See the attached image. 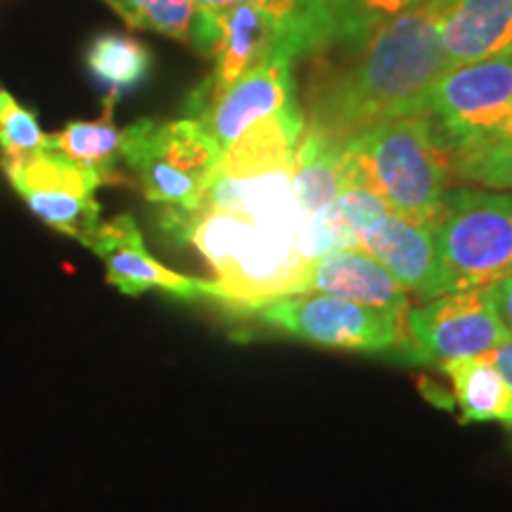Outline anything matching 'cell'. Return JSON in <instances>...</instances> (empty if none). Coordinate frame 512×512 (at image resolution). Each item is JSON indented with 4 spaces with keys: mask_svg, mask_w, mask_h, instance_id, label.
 Instances as JSON below:
<instances>
[{
    "mask_svg": "<svg viewBox=\"0 0 512 512\" xmlns=\"http://www.w3.org/2000/svg\"><path fill=\"white\" fill-rule=\"evenodd\" d=\"M268 328L318 347L384 354L403 339V316L328 294H290L254 311Z\"/></svg>",
    "mask_w": 512,
    "mask_h": 512,
    "instance_id": "cell-8",
    "label": "cell"
},
{
    "mask_svg": "<svg viewBox=\"0 0 512 512\" xmlns=\"http://www.w3.org/2000/svg\"><path fill=\"white\" fill-rule=\"evenodd\" d=\"M484 290L491 306H494L498 320H501L505 332H508V337L512 339V275L498 280L494 285L484 287Z\"/></svg>",
    "mask_w": 512,
    "mask_h": 512,
    "instance_id": "cell-27",
    "label": "cell"
},
{
    "mask_svg": "<svg viewBox=\"0 0 512 512\" xmlns=\"http://www.w3.org/2000/svg\"><path fill=\"white\" fill-rule=\"evenodd\" d=\"M453 178L484 185V188H512V155L456 159Z\"/></svg>",
    "mask_w": 512,
    "mask_h": 512,
    "instance_id": "cell-25",
    "label": "cell"
},
{
    "mask_svg": "<svg viewBox=\"0 0 512 512\" xmlns=\"http://www.w3.org/2000/svg\"><path fill=\"white\" fill-rule=\"evenodd\" d=\"M508 332L494 306L479 290L448 292L422 306H411L403 316L406 354L418 363H439L484 356L508 342Z\"/></svg>",
    "mask_w": 512,
    "mask_h": 512,
    "instance_id": "cell-9",
    "label": "cell"
},
{
    "mask_svg": "<svg viewBox=\"0 0 512 512\" xmlns=\"http://www.w3.org/2000/svg\"><path fill=\"white\" fill-rule=\"evenodd\" d=\"M512 110V53L451 67L427 88L420 114L453 157L482 143Z\"/></svg>",
    "mask_w": 512,
    "mask_h": 512,
    "instance_id": "cell-7",
    "label": "cell"
},
{
    "mask_svg": "<svg viewBox=\"0 0 512 512\" xmlns=\"http://www.w3.org/2000/svg\"><path fill=\"white\" fill-rule=\"evenodd\" d=\"M46 150V133L38 126L36 114L12 98L0 93V162L22 159Z\"/></svg>",
    "mask_w": 512,
    "mask_h": 512,
    "instance_id": "cell-23",
    "label": "cell"
},
{
    "mask_svg": "<svg viewBox=\"0 0 512 512\" xmlns=\"http://www.w3.org/2000/svg\"><path fill=\"white\" fill-rule=\"evenodd\" d=\"M128 27L157 31L183 43L204 57H211L219 38L216 8L197 0H105Z\"/></svg>",
    "mask_w": 512,
    "mask_h": 512,
    "instance_id": "cell-17",
    "label": "cell"
},
{
    "mask_svg": "<svg viewBox=\"0 0 512 512\" xmlns=\"http://www.w3.org/2000/svg\"><path fill=\"white\" fill-rule=\"evenodd\" d=\"M356 249L373 256L377 264L394 275L403 290L425 302L456 292L434 245L430 223H415L396 214H382L380 219L358 230Z\"/></svg>",
    "mask_w": 512,
    "mask_h": 512,
    "instance_id": "cell-14",
    "label": "cell"
},
{
    "mask_svg": "<svg viewBox=\"0 0 512 512\" xmlns=\"http://www.w3.org/2000/svg\"><path fill=\"white\" fill-rule=\"evenodd\" d=\"M86 67L105 86L107 98L117 102L124 93L143 86L152 72V53L136 36L107 31L95 36L86 50Z\"/></svg>",
    "mask_w": 512,
    "mask_h": 512,
    "instance_id": "cell-21",
    "label": "cell"
},
{
    "mask_svg": "<svg viewBox=\"0 0 512 512\" xmlns=\"http://www.w3.org/2000/svg\"><path fill=\"white\" fill-rule=\"evenodd\" d=\"M3 91H5V88H3V86H0V93H3Z\"/></svg>",
    "mask_w": 512,
    "mask_h": 512,
    "instance_id": "cell-29",
    "label": "cell"
},
{
    "mask_svg": "<svg viewBox=\"0 0 512 512\" xmlns=\"http://www.w3.org/2000/svg\"><path fill=\"white\" fill-rule=\"evenodd\" d=\"M95 256H100L107 271V283L124 294L138 297L159 290L178 299H219L214 280L190 278L176 273L147 252L143 233L128 214L114 216L112 221L98 223L91 235L81 242Z\"/></svg>",
    "mask_w": 512,
    "mask_h": 512,
    "instance_id": "cell-12",
    "label": "cell"
},
{
    "mask_svg": "<svg viewBox=\"0 0 512 512\" xmlns=\"http://www.w3.org/2000/svg\"><path fill=\"white\" fill-rule=\"evenodd\" d=\"M166 228L188 240L214 271L216 304L256 311L273 299L304 294L311 261L283 235L221 211L169 209Z\"/></svg>",
    "mask_w": 512,
    "mask_h": 512,
    "instance_id": "cell-4",
    "label": "cell"
},
{
    "mask_svg": "<svg viewBox=\"0 0 512 512\" xmlns=\"http://www.w3.org/2000/svg\"><path fill=\"white\" fill-rule=\"evenodd\" d=\"M482 358L512 387V339L498 344L496 349L486 351Z\"/></svg>",
    "mask_w": 512,
    "mask_h": 512,
    "instance_id": "cell-28",
    "label": "cell"
},
{
    "mask_svg": "<svg viewBox=\"0 0 512 512\" xmlns=\"http://www.w3.org/2000/svg\"><path fill=\"white\" fill-rule=\"evenodd\" d=\"M451 181V152L427 114L382 121L344 145L342 188L373 192L401 219L432 223Z\"/></svg>",
    "mask_w": 512,
    "mask_h": 512,
    "instance_id": "cell-3",
    "label": "cell"
},
{
    "mask_svg": "<svg viewBox=\"0 0 512 512\" xmlns=\"http://www.w3.org/2000/svg\"><path fill=\"white\" fill-rule=\"evenodd\" d=\"M221 145L197 119H138L121 131V159L143 195L166 209L197 211L221 159Z\"/></svg>",
    "mask_w": 512,
    "mask_h": 512,
    "instance_id": "cell-5",
    "label": "cell"
},
{
    "mask_svg": "<svg viewBox=\"0 0 512 512\" xmlns=\"http://www.w3.org/2000/svg\"><path fill=\"white\" fill-rule=\"evenodd\" d=\"M430 226L456 292L512 275V195L448 188Z\"/></svg>",
    "mask_w": 512,
    "mask_h": 512,
    "instance_id": "cell-6",
    "label": "cell"
},
{
    "mask_svg": "<svg viewBox=\"0 0 512 512\" xmlns=\"http://www.w3.org/2000/svg\"><path fill=\"white\" fill-rule=\"evenodd\" d=\"M425 3L427 0H316L323 48L361 41L382 24Z\"/></svg>",
    "mask_w": 512,
    "mask_h": 512,
    "instance_id": "cell-22",
    "label": "cell"
},
{
    "mask_svg": "<svg viewBox=\"0 0 512 512\" xmlns=\"http://www.w3.org/2000/svg\"><path fill=\"white\" fill-rule=\"evenodd\" d=\"M216 17H219V38L211 53L214 69L209 79H204L190 93L188 110L223 93L268 57L292 55L299 62L316 53V43L309 31L266 8L228 5V8H216Z\"/></svg>",
    "mask_w": 512,
    "mask_h": 512,
    "instance_id": "cell-10",
    "label": "cell"
},
{
    "mask_svg": "<svg viewBox=\"0 0 512 512\" xmlns=\"http://www.w3.org/2000/svg\"><path fill=\"white\" fill-rule=\"evenodd\" d=\"M294 64L297 60L292 55L268 57L223 93L188 110L190 119L202 121L221 150H226L254 121L299 102Z\"/></svg>",
    "mask_w": 512,
    "mask_h": 512,
    "instance_id": "cell-13",
    "label": "cell"
},
{
    "mask_svg": "<svg viewBox=\"0 0 512 512\" xmlns=\"http://www.w3.org/2000/svg\"><path fill=\"white\" fill-rule=\"evenodd\" d=\"M306 60L304 121L339 145L382 121L418 114L427 88L448 69L430 0L361 41Z\"/></svg>",
    "mask_w": 512,
    "mask_h": 512,
    "instance_id": "cell-1",
    "label": "cell"
},
{
    "mask_svg": "<svg viewBox=\"0 0 512 512\" xmlns=\"http://www.w3.org/2000/svg\"><path fill=\"white\" fill-rule=\"evenodd\" d=\"M114 100H105V112L95 121H72L57 133L46 136V150L67 157L69 162L93 169L102 183H119L117 164L121 159V131L114 124Z\"/></svg>",
    "mask_w": 512,
    "mask_h": 512,
    "instance_id": "cell-19",
    "label": "cell"
},
{
    "mask_svg": "<svg viewBox=\"0 0 512 512\" xmlns=\"http://www.w3.org/2000/svg\"><path fill=\"white\" fill-rule=\"evenodd\" d=\"M448 69L512 53V0H430Z\"/></svg>",
    "mask_w": 512,
    "mask_h": 512,
    "instance_id": "cell-15",
    "label": "cell"
},
{
    "mask_svg": "<svg viewBox=\"0 0 512 512\" xmlns=\"http://www.w3.org/2000/svg\"><path fill=\"white\" fill-rule=\"evenodd\" d=\"M5 178L27 207L50 228L83 242L100 223L95 190L102 178L50 150L0 162Z\"/></svg>",
    "mask_w": 512,
    "mask_h": 512,
    "instance_id": "cell-11",
    "label": "cell"
},
{
    "mask_svg": "<svg viewBox=\"0 0 512 512\" xmlns=\"http://www.w3.org/2000/svg\"><path fill=\"white\" fill-rule=\"evenodd\" d=\"M299 102L254 121L221 152L197 211H221L297 245L306 216L294 192V152L304 133Z\"/></svg>",
    "mask_w": 512,
    "mask_h": 512,
    "instance_id": "cell-2",
    "label": "cell"
},
{
    "mask_svg": "<svg viewBox=\"0 0 512 512\" xmlns=\"http://www.w3.org/2000/svg\"><path fill=\"white\" fill-rule=\"evenodd\" d=\"M342 171L344 145L304 126L294 152V192L306 219L337 200L342 192Z\"/></svg>",
    "mask_w": 512,
    "mask_h": 512,
    "instance_id": "cell-18",
    "label": "cell"
},
{
    "mask_svg": "<svg viewBox=\"0 0 512 512\" xmlns=\"http://www.w3.org/2000/svg\"><path fill=\"white\" fill-rule=\"evenodd\" d=\"M197 3L207 5V8H228V5H256V8H266L309 31L313 43H316V53L323 46L316 0H197Z\"/></svg>",
    "mask_w": 512,
    "mask_h": 512,
    "instance_id": "cell-24",
    "label": "cell"
},
{
    "mask_svg": "<svg viewBox=\"0 0 512 512\" xmlns=\"http://www.w3.org/2000/svg\"><path fill=\"white\" fill-rule=\"evenodd\" d=\"M484 155H512V110L508 112V117H505L501 124H498L494 131L482 140V143L472 147V150L463 152V155L453 157V162H456V159L484 157Z\"/></svg>",
    "mask_w": 512,
    "mask_h": 512,
    "instance_id": "cell-26",
    "label": "cell"
},
{
    "mask_svg": "<svg viewBox=\"0 0 512 512\" xmlns=\"http://www.w3.org/2000/svg\"><path fill=\"white\" fill-rule=\"evenodd\" d=\"M304 294H328L399 316H406L411 309V294L396 283L387 268L361 249H339L311 261Z\"/></svg>",
    "mask_w": 512,
    "mask_h": 512,
    "instance_id": "cell-16",
    "label": "cell"
},
{
    "mask_svg": "<svg viewBox=\"0 0 512 512\" xmlns=\"http://www.w3.org/2000/svg\"><path fill=\"white\" fill-rule=\"evenodd\" d=\"M441 370L451 377L465 422H503L512 430V387L482 356L448 361Z\"/></svg>",
    "mask_w": 512,
    "mask_h": 512,
    "instance_id": "cell-20",
    "label": "cell"
}]
</instances>
